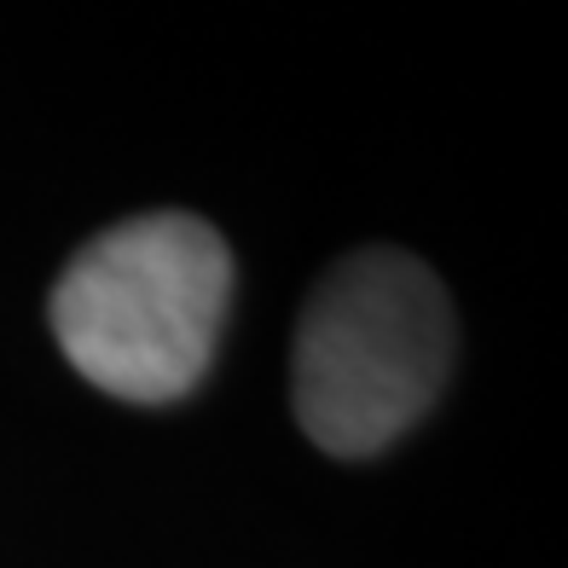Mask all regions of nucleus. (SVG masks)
<instances>
[{
	"label": "nucleus",
	"mask_w": 568,
	"mask_h": 568,
	"mask_svg": "<svg viewBox=\"0 0 568 568\" xmlns=\"http://www.w3.org/2000/svg\"><path fill=\"white\" fill-rule=\"evenodd\" d=\"M232 302V255L197 215H134L93 244L53 284V337L93 389L116 400H180L215 359Z\"/></svg>",
	"instance_id": "obj_1"
},
{
	"label": "nucleus",
	"mask_w": 568,
	"mask_h": 568,
	"mask_svg": "<svg viewBox=\"0 0 568 568\" xmlns=\"http://www.w3.org/2000/svg\"><path fill=\"white\" fill-rule=\"evenodd\" d=\"M453 366V307L418 255L354 250L296 325L291 400L331 458H372L435 406Z\"/></svg>",
	"instance_id": "obj_2"
}]
</instances>
